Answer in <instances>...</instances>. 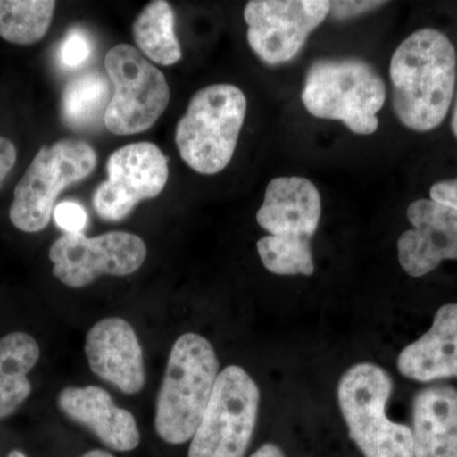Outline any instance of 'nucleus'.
Returning a JSON list of instances; mask_svg holds the SVG:
<instances>
[{
    "label": "nucleus",
    "instance_id": "9b49d317",
    "mask_svg": "<svg viewBox=\"0 0 457 457\" xmlns=\"http://www.w3.org/2000/svg\"><path fill=\"white\" fill-rule=\"evenodd\" d=\"M108 179L93 195L96 212L104 220L120 221L137 204L158 197L170 177L168 158L155 144L120 147L107 162Z\"/></svg>",
    "mask_w": 457,
    "mask_h": 457
},
{
    "label": "nucleus",
    "instance_id": "aec40b11",
    "mask_svg": "<svg viewBox=\"0 0 457 457\" xmlns=\"http://www.w3.org/2000/svg\"><path fill=\"white\" fill-rule=\"evenodd\" d=\"M110 79L97 71L78 75L65 87L62 98V121L73 130L97 125L106 114L111 98Z\"/></svg>",
    "mask_w": 457,
    "mask_h": 457
},
{
    "label": "nucleus",
    "instance_id": "c85d7f7f",
    "mask_svg": "<svg viewBox=\"0 0 457 457\" xmlns=\"http://www.w3.org/2000/svg\"><path fill=\"white\" fill-rule=\"evenodd\" d=\"M80 457H114L112 453H108V451L104 450H92L88 451V453H84V455Z\"/></svg>",
    "mask_w": 457,
    "mask_h": 457
},
{
    "label": "nucleus",
    "instance_id": "1a4fd4ad",
    "mask_svg": "<svg viewBox=\"0 0 457 457\" xmlns=\"http://www.w3.org/2000/svg\"><path fill=\"white\" fill-rule=\"evenodd\" d=\"M147 251L140 237L126 231H110L87 237L83 233L64 234L51 245L54 276L69 287H86L99 276H128L145 262Z\"/></svg>",
    "mask_w": 457,
    "mask_h": 457
},
{
    "label": "nucleus",
    "instance_id": "dca6fc26",
    "mask_svg": "<svg viewBox=\"0 0 457 457\" xmlns=\"http://www.w3.org/2000/svg\"><path fill=\"white\" fill-rule=\"evenodd\" d=\"M398 370L420 383L457 378V303L438 309L431 329L399 354Z\"/></svg>",
    "mask_w": 457,
    "mask_h": 457
},
{
    "label": "nucleus",
    "instance_id": "f8f14e48",
    "mask_svg": "<svg viewBox=\"0 0 457 457\" xmlns=\"http://www.w3.org/2000/svg\"><path fill=\"white\" fill-rule=\"evenodd\" d=\"M407 218L411 230L398 239V260L411 278H422L444 261L457 260V212L420 198L409 204Z\"/></svg>",
    "mask_w": 457,
    "mask_h": 457
},
{
    "label": "nucleus",
    "instance_id": "393cba45",
    "mask_svg": "<svg viewBox=\"0 0 457 457\" xmlns=\"http://www.w3.org/2000/svg\"><path fill=\"white\" fill-rule=\"evenodd\" d=\"M386 4L385 2H351V0H345V2H330V12L329 16L335 18V20L343 21L350 20V18L361 16V14L369 13V12L375 11V9L383 7Z\"/></svg>",
    "mask_w": 457,
    "mask_h": 457
},
{
    "label": "nucleus",
    "instance_id": "9d476101",
    "mask_svg": "<svg viewBox=\"0 0 457 457\" xmlns=\"http://www.w3.org/2000/svg\"><path fill=\"white\" fill-rule=\"evenodd\" d=\"M329 12L328 0H252L245 8L249 46L267 65L285 64Z\"/></svg>",
    "mask_w": 457,
    "mask_h": 457
},
{
    "label": "nucleus",
    "instance_id": "2eb2a0df",
    "mask_svg": "<svg viewBox=\"0 0 457 457\" xmlns=\"http://www.w3.org/2000/svg\"><path fill=\"white\" fill-rule=\"evenodd\" d=\"M57 407L110 449L128 453L139 446L137 420L131 411L117 407L112 396L102 387H65L57 396Z\"/></svg>",
    "mask_w": 457,
    "mask_h": 457
},
{
    "label": "nucleus",
    "instance_id": "a211bd4d",
    "mask_svg": "<svg viewBox=\"0 0 457 457\" xmlns=\"http://www.w3.org/2000/svg\"><path fill=\"white\" fill-rule=\"evenodd\" d=\"M40 353V345L29 333L13 332L0 338V420L16 413L31 395L29 374Z\"/></svg>",
    "mask_w": 457,
    "mask_h": 457
},
{
    "label": "nucleus",
    "instance_id": "f257e3e1",
    "mask_svg": "<svg viewBox=\"0 0 457 457\" xmlns=\"http://www.w3.org/2000/svg\"><path fill=\"white\" fill-rule=\"evenodd\" d=\"M456 75L455 46L445 33L435 29L411 33L390 62L396 119L417 132L437 129L449 113Z\"/></svg>",
    "mask_w": 457,
    "mask_h": 457
},
{
    "label": "nucleus",
    "instance_id": "20e7f679",
    "mask_svg": "<svg viewBox=\"0 0 457 457\" xmlns=\"http://www.w3.org/2000/svg\"><path fill=\"white\" fill-rule=\"evenodd\" d=\"M245 113V95L233 84L197 90L177 125L180 158L197 173H220L236 153Z\"/></svg>",
    "mask_w": 457,
    "mask_h": 457
},
{
    "label": "nucleus",
    "instance_id": "6ab92c4d",
    "mask_svg": "<svg viewBox=\"0 0 457 457\" xmlns=\"http://www.w3.org/2000/svg\"><path fill=\"white\" fill-rule=\"evenodd\" d=\"M132 35L141 53L156 64L170 66L182 59L174 33L173 9L165 0H153L146 4L132 25Z\"/></svg>",
    "mask_w": 457,
    "mask_h": 457
},
{
    "label": "nucleus",
    "instance_id": "f3484780",
    "mask_svg": "<svg viewBox=\"0 0 457 457\" xmlns=\"http://www.w3.org/2000/svg\"><path fill=\"white\" fill-rule=\"evenodd\" d=\"M414 457H457V390L433 385L413 400Z\"/></svg>",
    "mask_w": 457,
    "mask_h": 457
},
{
    "label": "nucleus",
    "instance_id": "7c9ffc66",
    "mask_svg": "<svg viewBox=\"0 0 457 457\" xmlns=\"http://www.w3.org/2000/svg\"><path fill=\"white\" fill-rule=\"evenodd\" d=\"M8 457H27L22 451L13 450L8 453Z\"/></svg>",
    "mask_w": 457,
    "mask_h": 457
},
{
    "label": "nucleus",
    "instance_id": "39448f33",
    "mask_svg": "<svg viewBox=\"0 0 457 457\" xmlns=\"http://www.w3.org/2000/svg\"><path fill=\"white\" fill-rule=\"evenodd\" d=\"M393 389L390 375L370 362L352 366L339 380L342 416L365 457H414L411 427L387 418Z\"/></svg>",
    "mask_w": 457,
    "mask_h": 457
},
{
    "label": "nucleus",
    "instance_id": "a878e982",
    "mask_svg": "<svg viewBox=\"0 0 457 457\" xmlns=\"http://www.w3.org/2000/svg\"><path fill=\"white\" fill-rule=\"evenodd\" d=\"M429 197L435 203L444 204L457 212V177L436 182L429 189Z\"/></svg>",
    "mask_w": 457,
    "mask_h": 457
},
{
    "label": "nucleus",
    "instance_id": "4468645a",
    "mask_svg": "<svg viewBox=\"0 0 457 457\" xmlns=\"http://www.w3.org/2000/svg\"><path fill=\"white\" fill-rule=\"evenodd\" d=\"M321 216V197L312 180L278 177L264 192L258 225L270 236L312 240Z\"/></svg>",
    "mask_w": 457,
    "mask_h": 457
},
{
    "label": "nucleus",
    "instance_id": "ddd939ff",
    "mask_svg": "<svg viewBox=\"0 0 457 457\" xmlns=\"http://www.w3.org/2000/svg\"><path fill=\"white\" fill-rule=\"evenodd\" d=\"M89 368L102 380L125 394H137L145 385L143 348L137 332L121 318H106L87 335Z\"/></svg>",
    "mask_w": 457,
    "mask_h": 457
},
{
    "label": "nucleus",
    "instance_id": "f03ea898",
    "mask_svg": "<svg viewBox=\"0 0 457 457\" xmlns=\"http://www.w3.org/2000/svg\"><path fill=\"white\" fill-rule=\"evenodd\" d=\"M219 360L212 343L197 333L180 336L171 347L158 399L154 426L162 440H192L218 380Z\"/></svg>",
    "mask_w": 457,
    "mask_h": 457
},
{
    "label": "nucleus",
    "instance_id": "5701e85b",
    "mask_svg": "<svg viewBox=\"0 0 457 457\" xmlns=\"http://www.w3.org/2000/svg\"><path fill=\"white\" fill-rule=\"evenodd\" d=\"M90 51L92 47H90L88 37L78 29H73L65 36L60 45V64L66 69L78 68L88 59Z\"/></svg>",
    "mask_w": 457,
    "mask_h": 457
},
{
    "label": "nucleus",
    "instance_id": "b1692460",
    "mask_svg": "<svg viewBox=\"0 0 457 457\" xmlns=\"http://www.w3.org/2000/svg\"><path fill=\"white\" fill-rule=\"evenodd\" d=\"M54 218L57 227L62 228L65 234L83 233V228H86L88 220L86 210L80 204L71 201H64L57 204L54 210Z\"/></svg>",
    "mask_w": 457,
    "mask_h": 457
},
{
    "label": "nucleus",
    "instance_id": "4be33fe9",
    "mask_svg": "<svg viewBox=\"0 0 457 457\" xmlns=\"http://www.w3.org/2000/svg\"><path fill=\"white\" fill-rule=\"evenodd\" d=\"M311 242L267 236L258 240L257 251L262 263L270 273L279 276H312L315 266Z\"/></svg>",
    "mask_w": 457,
    "mask_h": 457
},
{
    "label": "nucleus",
    "instance_id": "6e6552de",
    "mask_svg": "<svg viewBox=\"0 0 457 457\" xmlns=\"http://www.w3.org/2000/svg\"><path fill=\"white\" fill-rule=\"evenodd\" d=\"M104 68L113 86L104 114L108 131L125 137L149 130L170 104V89L164 74L128 44L108 51Z\"/></svg>",
    "mask_w": 457,
    "mask_h": 457
},
{
    "label": "nucleus",
    "instance_id": "0eeeda50",
    "mask_svg": "<svg viewBox=\"0 0 457 457\" xmlns=\"http://www.w3.org/2000/svg\"><path fill=\"white\" fill-rule=\"evenodd\" d=\"M261 394L245 369L231 365L216 380L188 457H245L257 423Z\"/></svg>",
    "mask_w": 457,
    "mask_h": 457
},
{
    "label": "nucleus",
    "instance_id": "cd10ccee",
    "mask_svg": "<svg viewBox=\"0 0 457 457\" xmlns=\"http://www.w3.org/2000/svg\"><path fill=\"white\" fill-rule=\"evenodd\" d=\"M249 457H285L282 450L273 444H266L261 446L260 449L255 451L253 455Z\"/></svg>",
    "mask_w": 457,
    "mask_h": 457
},
{
    "label": "nucleus",
    "instance_id": "7ed1b4c3",
    "mask_svg": "<svg viewBox=\"0 0 457 457\" xmlns=\"http://www.w3.org/2000/svg\"><path fill=\"white\" fill-rule=\"evenodd\" d=\"M386 87L378 71L359 57L319 59L305 75L302 101L312 116L341 121L353 134L372 135Z\"/></svg>",
    "mask_w": 457,
    "mask_h": 457
},
{
    "label": "nucleus",
    "instance_id": "423d86ee",
    "mask_svg": "<svg viewBox=\"0 0 457 457\" xmlns=\"http://www.w3.org/2000/svg\"><path fill=\"white\" fill-rule=\"evenodd\" d=\"M97 165V154L78 139L42 146L14 188L9 209L12 224L23 233H38L49 225L56 198L74 183L86 179Z\"/></svg>",
    "mask_w": 457,
    "mask_h": 457
},
{
    "label": "nucleus",
    "instance_id": "412c9836",
    "mask_svg": "<svg viewBox=\"0 0 457 457\" xmlns=\"http://www.w3.org/2000/svg\"><path fill=\"white\" fill-rule=\"evenodd\" d=\"M53 0H0V37L14 45L36 44L53 22Z\"/></svg>",
    "mask_w": 457,
    "mask_h": 457
},
{
    "label": "nucleus",
    "instance_id": "c756f323",
    "mask_svg": "<svg viewBox=\"0 0 457 457\" xmlns=\"http://www.w3.org/2000/svg\"><path fill=\"white\" fill-rule=\"evenodd\" d=\"M451 129H453V135L457 139V98L455 108H453V120H451Z\"/></svg>",
    "mask_w": 457,
    "mask_h": 457
},
{
    "label": "nucleus",
    "instance_id": "bb28decb",
    "mask_svg": "<svg viewBox=\"0 0 457 457\" xmlns=\"http://www.w3.org/2000/svg\"><path fill=\"white\" fill-rule=\"evenodd\" d=\"M17 161V149L7 137H0V187L13 170Z\"/></svg>",
    "mask_w": 457,
    "mask_h": 457
}]
</instances>
